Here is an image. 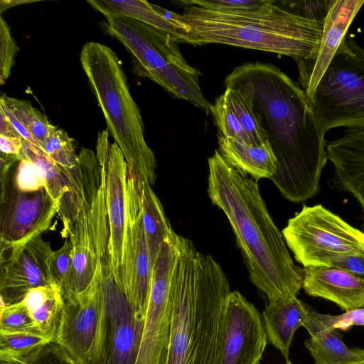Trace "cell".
<instances>
[{
	"mask_svg": "<svg viewBox=\"0 0 364 364\" xmlns=\"http://www.w3.org/2000/svg\"><path fill=\"white\" fill-rule=\"evenodd\" d=\"M165 16L186 27L181 43L230 45L287 55L297 62L316 57L323 32V22L298 16L274 1L237 11L186 4L183 14L166 10Z\"/></svg>",
	"mask_w": 364,
	"mask_h": 364,
	"instance_id": "cell-4",
	"label": "cell"
},
{
	"mask_svg": "<svg viewBox=\"0 0 364 364\" xmlns=\"http://www.w3.org/2000/svg\"><path fill=\"white\" fill-rule=\"evenodd\" d=\"M20 158H26L33 164L45 183L46 189L58 205L62 196L69 189L63 168L40 147L24 139Z\"/></svg>",
	"mask_w": 364,
	"mask_h": 364,
	"instance_id": "cell-28",
	"label": "cell"
},
{
	"mask_svg": "<svg viewBox=\"0 0 364 364\" xmlns=\"http://www.w3.org/2000/svg\"><path fill=\"white\" fill-rule=\"evenodd\" d=\"M0 102L4 103L11 109L41 149L49 135L52 126L46 116L33 107L27 100L2 95Z\"/></svg>",
	"mask_w": 364,
	"mask_h": 364,
	"instance_id": "cell-31",
	"label": "cell"
},
{
	"mask_svg": "<svg viewBox=\"0 0 364 364\" xmlns=\"http://www.w3.org/2000/svg\"><path fill=\"white\" fill-rule=\"evenodd\" d=\"M330 267L348 271L364 279V256H345L333 261Z\"/></svg>",
	"mask_w": 364,
	"mask_h": 364,
	"instance_id": "cell-42",
	"label": "cell"
},
{
	"mask_svg": "<svg viewBox=\"0 0 364 364\" xmlns=\"http://www.w3.org/2000/svg\"><path fill=\"white\" fill-rule=\"evenodd\" d=\"M22 149L23 139L0 135L1 155L14 156L20 158Z\"/></svg>",
	"mask_w": 364,
	"mask_h": 364,
	"instance_id": "cell-43",
	"label": "cell"
},
{
	"mask_svg": "<svg viewBox=\"0 0 364 364\" xmlns=\"http://www.w3.org/2000/svg\"><path fill=\"white\" fill-rule=\"evenodd\" d=\"M41 149L62 168H73L77 164L78 155L75 153L73 139L64 130L53 124Z\"/></svg>",
	"mask_w": 364,
	"mask_h": 364,
	"instance_id": "cell-32",
	"label": "cell"
},
{
	"mask_svg": "<svg viewBox=\"0 0 364 364\" xmlns=\"http://www.w3.org/2000/svg\"><path fill=\"white\" fill-rule=\"evenodd\" d=\"M87 2L105 17L122 16L148 24L181 43L186 27L166 18L158 6L141 0H88Z\"/></svg>",
	"mask_w": 364,
	"mask_h": 364,
	"instance_id": "cell-25",
	"label": "cell"
},
{
	"mask_svg": "<svg viewBox=\"0 0 364 364\" xmlns=\"http://www.w3.org/2000/svg\"><path fill=\"white\" fill-rule=\"evenodd\" d=\"M97 264L90 286L75 297L64 299L65 307L55 343L79 364H93L103 307V254L108 239L97 236Z\"/></svg>",
	"mask_w": 364,
	"mask_h": 364,
	"instance_id": "cell-11",
	"label": "cell"
},
{
	"mask_svg": "<svg viewBox=\"0 0 364 364\" xmlns=\"http://www.w3.org/2000/svg\"><path fill=\"white\" fill-rule=\"evenodd\" d=\"M109 35L131 53L135 73L163 87L173 97L186 100L206 112L198 71L183 57L177 40L148 24L122 16H106Z\"/></svg>",
	"mask_w": 364,
	"mask_h": 364,
	"instance_id": "cell-6",
	"label": "cell"
},
{
	"mask_svg": "<svg viewBox=\"0 0 364 364\" xmlns=\"http://www.w3.org/2000/svg\"><path fill=\"white\" fill-rule=\"evenodd\" d=\"M73 262V244L66 239L63 246L52 253L49 271L53 284L60 288L62 294L65 292Z\"/></svg>",
	"mask_w": 364,
	"mask_h": 364,
	"instance_id": "cell-35",
	"label": "cell"
},
{
	"mask_svg": "<svg viewBox=\"0 0 364 364\" xmlns=\"http://www.w3.org/2000/svg\"><path fill=\"white\" fill-rule=\"evenodd\" d=\"M363 0H333L323 21V32L319 50L313 60L297 62L299 80L307 100L312 96L356 14Z\"/></svg>",
	"mask_w": 364,
	"mask_h": 364,
	"instance_id": "cell-17",
	"label": "cell"
},
{
	"mask_svg": "<svg viewBox=\"0 0 364 364\" xmlns=\"http://www.w3.org/2000/svg\"><path fill=\"white\" fill-rule=\"evenodd\" d=\"M286 364H292V363H291V362L289 359H287L286 360Z\"/></svg>",
	"mask_w": 364,
	"mask_h": 364,
	"instance_id": "cell-46",
	"label": "cell"
},
{
	"mask_svg": "<svg viewBox=\"0 0 364 364\" xmlns=\"http://www.w3.org/2000/svg\"><path fill=\"white\" fill-rule=\"evenodd\" d=\"M225 85L252 101L277 159V172L270 180L282 195L293 203L316 195L328 160L326 132L304 90L277 66L261 63L235 68Z\"/></svg>",
	"mask_w": 364,
	"mask_h": 364,
	"instance_id": "cell-1",
	"label": "cell"
},
{
	"mask_svg": "<svg viewBox=\"0 0 364 364\" xmlns=\"http://www.w3.org/2000/svg\"><path fill=\"white\" fill-rule=\"evenodd\" d=\"M0 135L7 137L21 138L2 110L0 109Z\"/></svg>",
	"mask_w": 364,
	"mask_h": 364,
	"instance_id": "cell-44",
	"label": "cell"
},
{
	"mask_svg": "<svg viewBox=\"0 0 364 364\" xmlns=\"http://www.w3.org/2000/svg\"><path fill=\"white\" fill-rule=\"evenodd\" d=\"M307 100L325 132L364 128V48L345 38Z\"/></svg>",
	"mask_w": 364,
	"mask_h": 364,
	"instance_id": "cell-7",
	"label": "cell"
},
{
	"mask_svg": "<svg viewBox=\"0 0 364 364\" xmlns=\"http://www.w3.org/2000/svg\"><path fill=\"white\" fill-rule=\"evenodd\" d=\"M300 272L309 295L331 301L346 312L364 308V279L336 267H309Z\"/></svg>",
	"mask_w": 364,
	"mask_h": 364,
	"instance_id": "cell-20",
	"label": "cell"
},
{
	"mask_svg": "<svg viewBox=\"0 0 364 364\" xmlns=\"http://www.w3.org/2000/svg\"><path fill=\"white\" fill-rule=\"evenodd\" d=\"M304 327L311 338L304 344L315 364H356L364 362V349L346 346L338 329L326 326L310 308Z\"/></svg>",
	"mask_w": 364,
	"mask_h": 364,
	"instance_id": "cell-22",
	"label": "cell"
},
{
	"mask_svg": "<svg viewBox=\"0 0 364 364\" xmlns=\"http://www.w3.org/2000/svg\"><path fill=\"white\" fill-rule=\"evenodd\" d=\"M96 156L101 166L111 269L115 283L123 292L127 165L117 143L109 144L106 130L98 134Z\"/></svg>",
	"mask_w": 364,
	"mask_h": 364,
	"instance_id": "cell-13",
	"label": "cell"
},
{
	"mask_svg": "<svg viewBox=\"0 0 364 364\" xmlns=\"http://www.w3.org/2000/svg\"><path fill=\"white\" fill-rule=\"evenodd\" d=\"M62 168L69 189L58 203V215L63 225L62 235L65 237L70 232L82 205L95 201L102 185V176L101 166L90 149L81 150L74 168Z\"/></svg>",
	"mask_w": 364,
	"mask_h": 364,
	"instance_id": "cell-19",
	"label": "cell"
},
{
	"mask_svg": "<svg viewBox=\"0 0 364 364\" xmlns=\"http://www.w3.org/2000/svg\"><path fill=\"white\" fill-rule=\"evenodd\" d=\"M41 333L50 342H56L63 319L65 301L55 284L30 290L23 300Z\"/></svg>",
	"mask_w": 364,
	"mask_h": 364,
	"instance_id": "cell-26",
	"label": "cell"
},
{
	"mask_svg": "<svg viewBox=\"0 0 364 364\" xmlns=\"http://www.w3.org/2000/svg\"><path fill=\"white\" fill-rule=\"evenodd\" d=\"M310 306L294 297L269 301L262 313L267 340L289 359V348L296 331L304 326Z\"/></svg>",
	"mask_w": 364,
	"mask_h": 364,
	"instance_id": "cell-23",
	"label": "cell"
},
{
	"mask_svg": "<svg viewBox=\"0 0 364 364\" xmlns=\"http://www.w3.org/2000/svg\"><path fill=\"white\" fill-rule=\"evenodd\" d=\"M261 314L239 291L227 299L220 364H260L267 343Z\"/></svg>",
	"mask_w": 364,
	"mask_h": 364,
	"instance_id": "cell-16",
	"label": "cell"
},
{
	"mask_svg": "<svg viewBox=\"0 0 364 364\" xmlns=\"http://www.w3.org/2000/svg\"><path fill=\"white\" fill-rule=\"evenodd\" d=\"M92 203L82 205L68 235L73 244V262L64 299L74 298L87 289L96 272L98 257L90 218Z\"/></svg>",
	"mask_w": 364,
	"mask_h": 364,
	"instance_id": "cell-21",
	"label": "cell"
},
{
	"mask_svg": "<svg viewBox=\"0 0 364 364\" xmlns=\"http://www.w3.org/2000/svg\"><path fill=\"white\" fill-rule=\"evenodd\" d=\"M136 181L141 206L142 221L154 266L161 245L173 230L151 186L138 180Z\"/></svg>",
	"mask_w": 364,
	"mask_h": 364,
	"instance_id": "cell-27",
	"label": "cell"
},
{
	"mask_svg": "<svg viewBox=\"0 0 364 364\" xmlns=\"http://www.w3.org/2000/svg\"><path fill=\"white\" fill-rule=\"evenodd\" d=\"M333 0L284 1V9L301 17L323 22Z\"/></svg>",
	"mask_w": 364,
	"mask_h": 364,
	"instance_id": "cell-38",
	"label": "cell"
},
{
	"mask_svg": "<svg viewBox=\"0 0 364 364\" xmlns=\"http://www.w3.org/2000/svg\"><path fill=\"white\" fill-rule=\"evenodd\" d=\"M231 291L219 264L183 237L173 277L164 364H220Z\"/></svg>",
	"mask_w": 364,
	"mask_h": 364,
	"instance_id": "cell-3",
	"label": "cell"
},
{
	"mask_svg": "<svg viewBox=\"0 0 364 364\" xmlns=\"http://www.w3.org/2000/svg\"><path fill=\"white\" fill-rule=\"evenodd\" d=\"M14 164L11 168L12 178L18 189L23 191H36L45 188L43 180L29 159L21 158L18 161L16 168L13 169Z\"/></svg>",
	"mask_w": 364,
	"mask_h": 364,
	"instance_id": "cell-37",
	"label": "cell"
},
{
	"mask_svg": "<svg viewBox=\"0 0 364 364\" xmlns=\"http://www.w3.org/2000/svg\"><path fill=\"white\" fill-rule=\"evenodd\" d=\"M19 160L1 156L0 247L21 245L40 236L50 228L58 211L45 188L23 191L16 187L11 168Z\"/></svg>",
	"mask_w": 364,
	"mask_h": 364,
	"instance_id": "cell-9",
	"label": "cell"
},
{
	"mask_svg": "<svg viewBox=\"0 0 364 364\" xmlns=\"http://www.w3.org/2000/svg\"><path fill=\"white\" fill-rule=\"evenodd\" d=\"M180 252L181 238L175 233L160 246L153 266L136 364H164L171 321L172 282Z\"/></svg>",
	"mask_w": 364,
	"mask_h": 364,
	"instance_id": "cell-10",
	"label": "cell"
},
{
	"mask_svg": "<svg viewBox=\"0 0 364 364\" xmlns=\"http://www.w3.org/2000/svg\"><path fill=\"white\" fill-rule=\"evenodd\" d=\"M266 0H211V1H181V3L194 5L201 8L213 10L237 11L250 10L261 6Z\"/></svg>",
	"mask_w": 364,
	"mask_h": 364,
	"instance_id": "cell-40",
	"label": "cell"
},
{
	"mask_svg": "<svg viewBox=\"0 0 364 364\" xmlns=\"http://www.w3.org/2000/svg\"><path fill=\"white\" fill-rule=\"evenodd\" d=\"M0 333H41L23 301L7 306L1 305Z\"/></svg>",
	"mask_w": 364,
	"mask_h": 364,
	"instance_id": "cell-33",
	"label": "cell"
},
{
	"mask_svg": "<svg viewBox=\"0 0 364 364\" xmlns=\"http://www.w3.org/2000/svg\"><path fill=\"white\" fill-rule=\"evenodd\" d=\"M223 95L237 117L251 144L268 143L250 99L240 90L230 87H227Z\"/></svg>",
	"mask_w": 364,
	"mask_h": 364,
	"instance_id": "cell-30",
	"label": "cell"
},
{
	"mask_svg": "<svg viewBox=\"0 0 364 364\" xmlns=\"http://www.w3.org/2000/svg\"><path fill=\"white\" fill-rule=\"evenodd\" d=\"M104 269L103 307L93 364H136L144 318Z\"/></svg>",
	"mask_w": 364,
	"mask_h": 364,
	"instance_id": "cell-12",
	"label": "cell"
},
{
	"mask_svg": "<svg viewBox=\"0 0 364 364\" xmlns=\"http://www.w3.org/2000/svg\"><path fill=\"white\" fill-rule=\"evenodd\" d=\"M49 343L41 333H0V360L25 364Z\"/></svg>",
	"mask_w": 364,
	"mask_h": 364,
	"instance_id": "cell-29",
	"label": "cell"
},
{
	"mask_svg": "<svg viewBox=\"0 0 364 364\" xmlns=\"http://www.w3.org/2000/svg\"><path fill=\"white\" fill-rule=\"evenodd\" d=\"M208 167L209 198L228 218L252 284L269 301L296 297L302 288L300 268L268 212L258 181L227 163L218 150Z\"/></svg>",
	"mask_w": 364,
	"mask_h": 364,
	"instance_id": "cell-2",
	"label": "cell"
},
{
	"mask_svg": "<svg viewBox=\"0 0 364 364\" xmlns=\"http://www.w3.org/2000/svg\"><path fill=\"white\" fill-rule=\"evenodd\" d=\"M210 112L214 116L220 136L233 138L251 144L240 122L223 94L216 99L215 104L212 105Z\"/></svg>",
	"mask_w": 364,
	"mask_h": 364,
	"instance_id": "cell-34",
	"label": "cell"
},
{
	"mask_svg": "<svg viewBox=\"0 0 364 364\" xmlns=\"http://www.w3.org/2000/svg\"><path fill=\"white\" fill-rule=\"evenodd\" d=\"M356 364H364V362L360 363H356Z\"/></svg>",
	"mask_w": 364,
	"mask_h": 364,
	"instance_id": "cell-47",
	"label": "cell"
},
{
	"mask_svg": "<svg viewBox=\"0 0 364 364\" xmlns=\"http://www.w3.org/2000/svg\"><path fill=\"white\" fill-rule=\"evenodd\" d=\"M218 145L227 163L257 181L271 179L277 172V159L269 143L253 145L220 136Z\"/></svg>",
	"mask_w": 364,
	"mask_h": 364,
	"instance_id": "cell-24",
	"label": "cell"
},
{
	"mask_svg": "<svg viewBox=\"0 0 364 364\" xmlns=\"http://www.w3.org/2000/svg\"><path fill=\"white\" fill-rule=\"evenodd\" d=\"M318 317L327 326L346 331L353 326H364V308L351 310L337 316L318 313Z\"/></svg>",
	"mask_w": 364,
	"mask_h": 364,
	"instance_id": "cell-41",
	"label": "cell"
},
{
	"mask_svg": "<svg viewBox=\"0 0 364 364\" xmlns=\"http://www.w3.org/2000/svg\"><path fill=\"white\" fill-rule=\"evenodd\" d=\"M0 84L2 85L10 76L14 57L18 47L13 39L6 20L0 18Z\"/></svg>",
	"mask_w": 364,
	"mask_h": 364,
	"instance_id": "cell-36",
	"label": "cell"
},
{
	"mask_svg": "<svg viewBox=\"0 0 364 364\" xmlns=\"http://www.w3.org/2000/svg\"><path fill=\"white\" fill-rule=\"evenodd\" d=\"M0 364H18V363H15L4 361V360H0Z\"/></svg>",
	"mask_w": 364,
	"mask_h": 364,
	"instance_id": "cell-45",
	"label": "cell"
},
{
	"mask_svg": "<svg viewBox=\"0 0 364 364\" xmlns=\"http://www.w3.org/2000/svg\"><path fill=\"white\" fill-rule=\"evenodd\" d=\"M282 232L304 267H330L340 257L364 256V232L321 204L304 205Z\"/></svg>",
	"mask_w": 364,
	"mask_h": 364,
	"instance_id": "cell-8",
	"label": "cell"
},
{
	"mask_svg": "<svg viewBox=\"0 0 364 364\" xmlns=\"http://www.w3.org/2000/svg\"><path fill=\"white\" fill-rule=\"evenodd\" d=\"M25 364H79L63 347L50 342L33 355Z\"/></svg>",
	"mask_w": 364,
	"mask_h": 364,
	"instance_id": "cell-39",
	"label": "cell"
},
{
	"mask_svg": "<svg viewBox=\"0 0 364 364\" xmlns=\"http://www.w3.org/2000/svg\"><path fill=\"white\" fill-rule=\"evenodd\" d=\"M326 149L333 166V186L350 193L364 213V128L348 129L326 143Z\"/></svg>",
	"mask_w": 364,
	"mask_h": 364,
	"instance_id": "cell-18",
	"label": "cell"
},
{
	"mask_svg": "<svg viewBox=\"0 0 364 364\" xmlns=\"http://www.w3.org/2000/svg\"><path fill=\"white\" fill-rule=\"evenodd\" d=\"M53 252L41 235L21 245L0 247L1 305L21 302L32 289L53 284L49 271Z\"/></svg>",
	"mask_w": 364,
	"mask_h": 364,
	"instance_id": "cell-15",
	"label": "cell"
},
{
	"mask_svg": "<svg viewBox=\"0 0 364 364\" xmlns=\"http://www.w3.org/2000/svg\"><path fill=\"white\" fill-rule=\"evenodd\" d=\"M80 59L108 132L123 153L127 173L153 186L156 161L144 139L141 113L129 90L119 58L108 46L89 42L82 47Z\"/></svg>",
	"mask_w": 364,
	"mask_h": 364,
	"instance_id": "cell-5",
	"label": "cell"
},
{
	"mask_svg": "<svg viewBox=\"0 0 364 364\" xmlns=\"http://www.w3.org/2000/svg\"><path fill=\"white\" fill-rule=\"evenodd\" d=\"M123 293L145 318L152 278L151 262L144 224L137 181L127 173Z\"/></svg>",
	"mask_w": 364,
	"mask_h": 364,
	"instance_id": "cell-14",
	"label": "cell"
}]
</instances>
